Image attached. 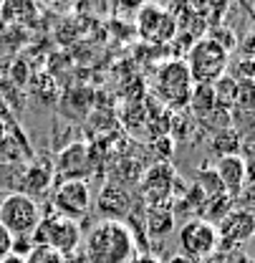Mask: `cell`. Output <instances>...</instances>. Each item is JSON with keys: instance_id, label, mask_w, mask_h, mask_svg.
<instances>
[{"instance_id": "cell-1", "label": "cell", "mask_w": 255, "mask_h": 263, "mask_svg": "<svg viewBox=\"0 0 255 263\" xmlns=\"http://www.w3.org/2000/svg\"><path fill=\"white\" fill-rule=\"evenodd\" d=\"M84 256L89 263H129L136 256L131 228L127 223L101 220L84 240Z\"/></svg>"}, {"instance_id": "cell-2", "label": "cell", "mask_w": 255, "mask_h": 263, "mask_svg": "<svg viewBox=\"0 0 255 263\" xmlns=\"http://www.w3.org/2000/svg\"><path fill=\"white\" fill-rule=\"evenodd\" d=\"M227 64H230V53L210 35L197 38L190 46L187 59H185V66L190 71L194 86H212V84H218L225 76V71H227Z\"/></svg>"}, {"instance_id": "cell-3", "label": "cell", "mask_w": 255, "mask_h": 263, "mask_svg": "<svg viewBox=\"0 0 255 263\" xmlns=\"http://www.w3.org/2000/svg\"><path fill=\"white\" fill-rule=\"evenodd\" d=\"M41 223V208L28 193H10L0 200V226L13 238H31Z\"/></svg>"}, {"instance_id": "cell-4", "label": "cell", "mask_w": 255, "mask_h": 263, "mask_svg": "<svg viewBox=\"0 0 255 263\" xmlns=\"http://www.w3.org/2000/svg\"><path fill=\"white\" fill-rule=\"evenodd\" d=\"M154 91H157V97H160L167 106H172V109H182V106L190 104L194 84H192V76L182 59L167 61V64H162L160 68H157Z\"/></svg>"}, {"instance_id": "cell-5", "label": "cell", "mask_w": 255, "mask_h": 263, "mask_svg": "<svg viewBox=\"0 0 255 263\" xmlns=\"http://www.w3.org/2000/svg\"><path fill=\"white\" fill-rule=\"evenodd\" d=\"M33 246H48L53 251H58L61 256H71L79 243H81V226L76 220H68L64 215H51V218H41L35 233L31 235Z\"/></svg>"}, {"instance_id": "cell-6", "label": "cell", "mask_w": 255, "mask_h": 263, "mask_svg": "<svg viewBox=\"0 0 255 263\" xmlns=\"http://www.w3.org/2000/svg\"><path fill=\"white\" fill-rule=\"evenodd\" d=\"M220 246L218 228L207 218H192L180 228V248L187 261H202L210 258Z\"/></svg>"}, {"instance_id": "cell-7", "label": "cell", "mask_w": 255, "mask_h": 263, "mask_svg": "<svg viewBox=\"0 0 255 263\" xmlns=\"http://www.w3.org/2000/svg\"><path fill=\"white\" fill-rule=\"evenodd\" d=\"M53 208L56 215H64L68 220H81L91 210V187L86 180H61L53 190Z\"/></svg>"}, {"instance_id": "cell-8", "label": "cell", "mask_w": 255, "mask_h": 263, "mask_svg": "<svg viewBox=\"0 0 255 263\" xmlns=\"http://www.w3.org/2000/svg\"><path fill=\"white\" fill-rule=\"evenodd\" d=\"M136 26H139V35L152 43H167L177 33V21L160 5H142Z\"/></svg>"}, {"instance_id": "cell-9", "label": "cell", "mask_w": 255, "mask_h": 263, "mask_svg": "<svg viewBox=\"0 0 255 263\" xmlns=\"http://www.w3.org/2000/svg\"><path fill=\"white\" fill-rule=\"evenodd\" d=\"M174 182H177V175H174V167L167 162L154 164L144 172L142 182H139V193L147 200V205H162L167 202V197L172 195L174 190Z\"/></svg>"}, {"instance_id": "cell-10", "label": "cell", "mask_w": 255, "mask_h": 263, "mask_svg": "<svg viewBox=\"0 0 255 263\" xmlns=\"http://www.w3.org/2000/svg\"><path fill=\"white\" fill-rule=\"evenodd\" d=\"M96 213L104 220H116V223H127L131 215V195L127 187L109 182L101 187V193L96 197Z\"/></svg>"}, {"instance_id": "cell-11", "label": "cell", "mask_w": 255, "mask_h": 263, "mask_svg": "<svg viewBox=\"0 0 255 263\" xmlns=\"http://www.w3.org/2000/svg\"><path fill=\"white\" fill-rule=\"evenodd\" d=\"M218 238L225 246H243L255 235V213L250 210H230L220 220Z\"/></svg>"}, {"instance_id": "cell-12", "label": "cell", "mask_w": 255, "mask_h": 263, "mask_svg": "<svg viewBox=\"0 0 255 263\" xmlns=\"http://www.w3.org/2000/svg\"><path fill=\"white\" fill-rule=\"evenodd\" d=\"M215 175L223 185L225 195L238 197L245 187V164H243V157L240 155H227V157H218V164H215Z\"/></svg>"}, {"instance_id": "cell-13", "label": "cell", "mask_w": 255, "mask_h": 263, "mask_svg": "<svg viewBox=\"0 0 255 263\" xmlns=\"http://www.w3.org/2000/svg\"><path fill=\"white\" fill-rule=\"evenodd\" d=\"M253 119L255 124V79H238L235 81V94H232V106H230V122L238 119Z\"/></svg>"}, {"instance_id": "cell-14", "label": "cell", "mask_w": 255, "mask_h": 263, "mask_svg": "<svg viewBox=\"0 0 255 263\" xmlns=\"http://www.w3.org/2000/svg\"><path fill=\"white\" fill-rule=\"evenodd\" d=\"M174 226V215H172V210H169V205L167 202H162V205H149L147 208V230L152 233V235H167L169 230Z\"/></svg>"}, {"instance_id": "cell-15", "label": "cell", "mask_w": 255, "mask_h": 263, "mask_svg": "<svg viewBox=\"0 0 255 263\" xmlns=\"http://www.w3.org/2000/svg\"><path fill=\"white\" fill-rule=\"evenodd\" d=\"M0 15H3L8 23H31L33 15H35V5L10 0V3H3V5H0Z\"/></svg>"}, {"instance_id": "cell-16", "label": "cell", "mask_w": 255, "mask_h": 263, "mask_svg": "<svg viewBox=\"0 0 255 263\" xmlns=\"http://www.w3.org/2000/svg\"><path fill=\"white\" fill-rule=\"evenodd\" d=\"M26 263H68V258L48 246H33L31 253L26 256Z\"/></svg>"}, {"instance_id": "cell-17", "label": "cell", "mask_w": 255, "mask_h": 263, "mask_svg": "<svg viewBox=\"0 0 255 263\" xmlns=\"http://www.w3.org/2000/svg\"><path fill=\"white\" fill-rule=\"evenodd\" d=\"M243 157V164H245V180L255 185V144L253 147H245V155Z\"/></svg>"}, {"instance_id": "cell-18", "label": "cell", "mask_w": 255, "mask_h": 263, "mask_svg": "<svg viewBox=\"0 0 255 263\" xmlns=\"http://www.w3.org/2000/svg\"><path fill=\"white\" fill-rule=\"evenodd\" d=\"M13 240H15V238L0 226V261H3V258H8V256L13 253Z\"/></svg>"}, {"instance_id": "cell-19", "label": "cell", "mask_w": 255, "mask_h": 263, "mask_svg": "<svg viewBox=\"0 0 255 263\" xmlns=\"http://www.w3.org/2000/svg\"><path fill=\"white\" fill-rule=\"evenodd\" d=\"M129 263H160L157 258H152V256H134Z\"/></svg>"}, {"instance_id": "cell-20", "label": "cell", "mask_w": 255, "mask_h": 263, "mask_svg": "<svg viewBox=\"0 0 255 263\" xmlns=\"http://www.w3.org/2000/svg\"><path fill=\"white\" fill-rule=\"evenodd\" d=\"M0 263H26V258H21V256H13V253H10L8 258H3Z\"/></svg>"}, {"instance_id": "cell-21", "label": "cell", "mask_w": 255, "mask_h": 263, "mask_svg": "<svg viewBox=\"0 0 255 263\" xmlns=\"http://www.w3.org/2000/svg\"><path fill=\"white\" fill-rule=\"evenodd\" d=\"M167 263H192V261H187L185 256H174V258H169Z\"/></svg>"}]
</instances>
